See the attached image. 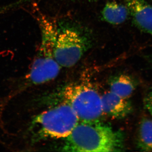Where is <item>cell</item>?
I'll use <instances>...</instances> for the list:
<instances>
[{
	"label": "cell",
	"mask_w": 152,
	"mask_h": 152,
	"mask_svg": "<svg viewBox=\"0 0 152 152\" xmlns=\"http://www.w3.org/2000/svg\"><path fill=\"white\" fill-rule=\"evenodd\" d=\"M124 146L122 132L98 121L79 122L65 138L62 149L66 152L121 151Z\"/></svg>",
	"instance_id": "6da1fadb"
},
{
	"label": "cell",
	"mask_w": 152,
	"mask_h": 152,
	"mask_svg": "<svg viewBox=\"0 0 152 152\" xmlns=\"http://www.w3.org/2000/svg\"><path fill=\"white\" fill-rule=\"evenodd\" d=\"M38 21L41 28L40 45L31 68L19 84L16 94L30 87L54 80L62 68L54 56L56 22L42 15L38 17Z\"/></svg>",
	"instance_id": "7a4b0ae2"
},
{
	"label": "cell",
	"mask_w": 152,
	"mask_h": 152,
	"mask_svg": "<svg viewBox=\"0 0 152 152\" xmlns=\"http://www.w3.org/2000/svg\"><path fill=\"white\" fill-rule=\"evenodd\" d=\"M79 122L73 110L64 102L34 117L29 130L34 142L48 139H65Z\"/></svg>",
	"instance_id": "3957f363"
},
{
	"label": "cell",
	"mask_w": 152,
	"mask_h": 152,
	"mask_svg": "<svg viewBox=\"0 0 152 152\" xmlns=\"http://www.w3.org/2000/svg\"><path fill=\"white\" fill-rule=\"evenodd\" d=\"M88 35L75 24L56 23L54 56L62 67L75 65L88 50L91 41Z\"/></svg>",
	"instance_id": "277c9868"
},
{
	"label": "cell",
	"mask_w": 152,
	"mask_h": 152,
	"mask_svg": "<svg viewBox=\"0 0 152 152\" xmlns=\"http://www.w3.org/2000/svg\"><path fill=\"white\" fill-rule=\"evenodd\" d=\"M64 102L73 110L80 121H98L103 113L101 96L84 83L68 85L63 91Z\"/></svg>",
	"instance_id": "5b68a950"
},
{
	"label": "cell",
	"mask_w": 152,
	"mask_h": 152,
	"mask_svg": "<svg viewBox=\"0 0 152 152\" xmlns=\"http://www.w3.org/2000/svg\"><path fill=\"white\" fill-rule=\"evenodd\" d=\"M132 22L142 31L152 34V6L146 0H124Z\"/></svg>",
	"instance_id": "8992f818"
},
{
	"label": "cell",
	"mask_w": 152,
	"mask_h": 152,
	"mask_svg": "<svg viewBox=\"0 0 152 152\" xmlns=\"http://www.w3.org/2000/svg\"><path fill=\"white\" fill-rule=\"evenodd\" d=\"M101 97L103 113L113 118H124L133 112V106L129 99L121 97L110 91Z\"/></svg>",
	"instance_id": "52a82bcc"
},
{
	"label": "cell",
	"mask_w": 152,
	"mask_h": 152,
	"mask_svg": "<svg viewBox=\"0 0 152 152\" xmlns=\"http://www.w3.org/2000/svg\"><path fill=\"white\" fill-rule=\"evenodd\" d=\"M129 13L124 4L110 1L106 3L102 11L103 20L113 25L121 24L128 18Z\"/></svg>",
	"instance_id": "ba28073f"
},
{
	"label": "cell",
	"mask_w": 152,
	"mask_h": 152,
	"mask_svg": "<svg viewBox=\"0 0 152 152\" xmlns=\"http://www.w3.org/2000/svg\"><path fill=\"white\" fill-rule=\"evenodd\" d=\"M137 82L131 76L121 74L113 77L109 83L110 91L124 99L130 97L137 88Z\"/></svg>",
	"instance_id": "9c48e42d"
},
{
	"label": "cell",
	"mask_w": 152,
	"mask_h": 152,
	"mask_svg": "<svg viewBox=\"0 0 152 152\" xmlns=\"http://www.w3.org/2000/svg\"><path fill=\"white\" fill-rule=\"evenodd\" d=\"M137 146L141 151H152V119L144 118L140 121L137 133Z\"/></svg>",
	"instance_id": "30bf717a"
},
{
	"label": "cell",
	"mask_w": 152,
	"mask_h": 152,
	"mask_svg": "<svg viewBox=\"0 0 152 152\" xmlns=\"http://www.w3.org/2000/svg\"><path fill=\"white\" fill-rule=\"evenodd\" d=\"M143 103L145 108L152 115V90L149 91L145 96Z\"/></svg>",
	"instance_id": "8fae6325"
},
{
	"label": "cell",
	"mask_w": 152,
	"mask_h": 152,
	"mask_svg": "<svg viewBox=\"0 0 152 152\" xmlns=\"http://www.w3.org/2000/svg\"><path fill=\"white\" fill-rule=\"evenodd\" d=\"M147 60L148 61L149 63L152 66V54L149 55L148 56L146 57Z\"/></svg>",
	"instance_id": "7c38bea8"
}]
</instances>
